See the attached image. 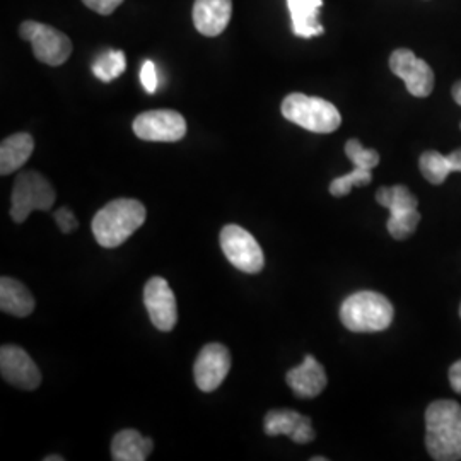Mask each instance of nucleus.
Here are the masks:
<instances>
[{
    "label": "nucleus",
    "instance_id": "bb28decb",
    "mask_svg": "<svg viewBox=\"0 0 461 461\" xmlns=\"http://www.w3.org/2000/svg\"><path fill=\"white\" fill-rule=\"evenodd\" d=\"M53 217H55V222H57L59 230H62L64 234H70L72 230H76L79 228V222H77L76 215L72 214V211L67 209V207L59 209V211L53 214Z\"/></svg>",
    "mask_w": 461,
    "mask_h": 461
},
{
    "label": "nucleus",
    "instance_id": "b1692460",
    "mask_svg": "<svg viewBox=\"0 0 461 461\" xmlns=\"http://www.w3.org/2000/svg\"><path fill=\"white\" fill-rule=\"evenodd\" d=\"M373 180V175L369 169H363V167H354L346 176L335 178L331 185H330V194L333 197H346L350 194V190L354 186H366Z\"/></svg>",
    "mask_w": 461,
    "mask_h": 461
},
{
    "label": "nucleus",
    "instance_id": "f257e3e1",
    "mask_svg": "<svg viewBox=\"0 0 461 461\" xmlns=\"http://www.w3.org/2000/svg\"><path fill=\"white\" fill-rule=\"evenodd\" d=\"M426 446L432 460H461V407L453 400L432 402L426 411Z\"/></svg>",
    "mask_w": 461,
    "mask_h": 461
},
{
    "label": "nucleus",
    "instance_id": "473e14b6",
    "mask_svg": "<svg viewBox=\"0 0 461 461\" xmlns=\"http://www.w3.org/2000/svg\"><path fill=\"white\" fill-rule=\"evenodd\" d=\"M460 316H461V304H460Z\"/></svg>",
    "mask_w": 461,
    "mask_h": 461
},
{
    "label": "nucleus",
    "instance_id": "ddd939ff",
    "mask_svg": "<svg viewBox=\"0 0 461 461\" xmlns=\"http://www.w3.org/2000/svg\"><path fill=\"white\" fill-rule=\"evenodd\" d=\"M267 436H289L297 445H308L314 439L312 419L296 411H270L265 415Z\"/></svg>",
    "mask_w": 461,
    "mask_h": 461
},
{
    "label": "nucleus",
    "instance_id": "c85d7f7f",
    "mask_svg": "<svg viewBox=\"0 0 461 461\" xmlns=\"http://www.w3.org/2000/svg\"><path fill=\"white\" fill-rule=\"evenodd\" d=\"M449 383L451 388L461 395V359L449 367Z\"/></svg>",
    "mask_w": 461,
    "mask_h": 461
},
{
    "label": "nucleus",
    "instance_id": "412c9836",
    "mask_svg": "<svg viewBox=\"0 0 461 461\" xmlns=\"http://www.w3.org/2000/svg\"><path fill=\"white\" fill-rule=\"evenodd\" d=\"M376 202L383 207H386L390 211V214H398V212H405V211L419 207V202L415 195L403 185L379 188L376 192Z\"/></svg>",
    "mask_w": 461,
    "mask_h": 461
},
{
    "label": "nucleus",
    "instance_id": "6e6552de",
    "mask_svg": "<svg viewBox=\"0 0 461 461\" xmlns=\"http://www.w3.org/2000/svg\"><path fill=\"white\" fill-rule=\"evenodd\" d=\"M133 133L148 142H178L186 135V122L175 110H152L133 120Z\"/></svg>",
    "mask_w": 461,
    "mask_h": 461
},
{
    "label": "nucleus",
    "instance_id": "2eb2a0df",
    "mask_svg": "<svg viewBox=\"0 0 461 461\" xmlns=\"http://www.w3.org/2000/svg\"><path fill=\"white\" fill-rule=\"evenodd\" d=\"M232 14V0H195L194 4V24L203 36L214 38L230 24Z\"/></svg>",
    "mask_w": 461,
    "mask_h": 461
},
{
    "label": "nucleus",
    "instance_id": "5701e85b",
    "mask_svg": "<svg viewBox=\"0 0 461 461\" xmlns=\"http://www.w3.org/2000/svg\"><path fill=\"white\" fill-rule=\"evenodd\" d=\"M419 222H420L419 209H411V211H405L400 214L390 215L386 228L395 240H407L415 232Z\"/></svg>",
    "mask_w": 461,
    "mask_h": 461
},
{
    "label": "nucleus",
    "instance_id": "cd10ccee",
    "mask_svg": "<svg viewBox=\"0 0 461 461\" xmlns=\"http://www.w3.org/2000/svg\"><path fill=\"white\" fill-rule=\"evenodd\" d=\"M84 5L101 16H110L123 4V0H83Z\"/></svg>",
    "mask_w": 461,
    "mask_h": 461
},
{
    "label": "nucleus",
    "instance_id": "1a4fd4ad",
    "mask_svg": "<svg viewBox=\"0 0 461 461\" xmlns=\"http://www.w3.org/2000/svg\"><path fill=\"white\" fill-rule=\"evenodd\" d=\"M390 68L398 76L415 98H428L434 89V72L426 60L412 50L398 49L390 55Z\"/></svg>",
    "mask_w": 461,
    "mask_h": 461
},
{
    "label": "nucleus",
    "instance_id": "aec40b11",
    "mask_svg": "<svg viewBox=\"0 0 461 461\" xmlns=\"http://www.w3.org/2000/svg\"><path fill=\"white\" fill-rule=\"evenodd\" d=\"M419 166L429 183L441 185L451 173H461V149L453 150L449 156H443L438 150H426L420 156Z\"/></svg>",
    "mask_w": 461,
    "mask_h": 461
},
{
    "label": "nucleus",
    "instance_id": "9d476101",
    "mask_svg": "<svg viewBox=\"0 0 461 461\" xmlns=\"http://www.w3.org/2000/svg\"><path fill=\"white\" fill-rule=\"evenodd\" d=\"M144 304L152 325L161 331H171L178 321L176 297L163 277H152L144 287Z\"/></svg>",
    "mask_w": 461,
    "mask_h": 461
},
{
    "label": "nucleus",
    "instance_id": "20e7f679",
    "mask_svg": "<svg viewBox=\"0 0 461 461\" xmlns=\"http://www.w3.org/2000/svg\"><path fill=\"white\" fill-rule=\"evenodd\" d=\"M282 115L285 120L296 123L306 131L314 133L335 132L342 116L335 104L327 99L306 96L301 93H293L282 101Z\"/></svg>",
    "mask_w": 461,
    "mask_h": 461
},
{
    "label": "nucleus",
    "instance_id": "7ed1b4c3",
    "mask_svg": "<svg viewBox=\"0 0 461 461\" xmlns=\"http://www.w3.org/2000/svg\"><path fill=\"white\" fill-rule=\"evenodd\" d=\"M393 314L392 303L373 291H361L347 297L340 308L344 327L356 333L383 331L392 325Z\"/></svg>",
    "mask_w": 461,
    "mask_h": 461
},
{
    "label": "nucleus",
    "instance_id": "4be33fe9",
    "mask_svg": "<svg viewBox=\"0 0 461 461\" xmlns=\"http://www.w3.org/2000/svg\"><path fill=\"white\" fill-rule=\"evenodd\" d=\"M127 68V59L122 50H106L93 62V74L103 83H112Z\"/></svg>",
    "mask_w": 461,
    "mask_h": 461
},
{
    "label": "nucleus",
    "instance_id": "0eeeda50",
    "mask_svg": "<svg viewBox=\"0 0 461 461\" xmlns=\"http://www.w3.org/2000/svg\"><path fill=\"white\" fill-rule=\"evenodd\" d=\"M221 248L230 264L245 274H258L265 257L258 241L247 230L230 224L221 230Z\"/></svg>",
    "mask_w": 461,
    "mask_h": 461
},
{
    "label": "nucleus",
    "instance_id": "6ab92c4d",
    "mask_svg": "<svg viewBox=\"0 0 461 461\" xmlns=\"http://www.w3.org/2000/svg\"><path fill=\"white\" fill-rule=\"evenodd\" d=\"M34 297L24 284L11 277L0 280V310L17 318H26L33 313Z\"/></svg>",
    "mask_w": 461,
    "mask_h": 461
},
{
    "label": "nucleus",
    "instance_id": "7c9ffc66",
    "mask_svg": "<svg viewBox=\"0 0 461 461\" xmlns=\"http://www.w3.org/2000/svg\"><path fill=\"white\" fill-rule=\"evenodd\" d=\"M45 461H64V456H47Z\"/></svg>",
    "mask_w": 461,
    "mask_h": 461
},
{
    "label": "nucleus",
    "instance_id": "72a5a7b5",
    "mask_svg": "<svg viewBox=\"0 0 461 461\" xmlns=\"http://www.w3.org/2000/svg\"><path fill=\"white\" fill-rule=\"evenodd\" d=\"M460 127H461V123H460Z\"/></svg>",
    "mask_w": 461,
    "mask_h": 461
},
{
    "label": "nucleus",
    "instance_id": "a211bd4d",
    "mask_svg": "<svg viewBox=\"0 0 461 461\" xmlns=\"http://www.w3.org/2000/svg\"><path fill=\"white\" fill-rule=\"evenodd\" d=\"M154 449L150 438H144L139 430H120L112 441V458L115 461H146Z\"/></svg>",
    "mask_w": 461,
    "mask_h": 461
},
{
    "label": "nucleus",
    "instance_id": "f3484780",
    "mask_svg": "<svg viewBox=\"0 0 461 461\" xmlns=\"http://www.w3.org/2000/svg\"><path fill=\"white\" fill-rule=\"evenodd\" d=\"M34 139L30 133H14L2 140L0 146V175L7 176L17 171L32 158Z\"/></svg>",
    "mask_w": 461,
    "mask_h": 461
},
{
    "label": "nucleus",
    "instance_id": "f8f14e48",
    "mask_svg": "<svg viewBox=\"0 0 461 461\" xmlns=\"http://www.w3.org/2000/svg\"><path fill=\"white\" fill-rule=\"evenodd\" d=\"M2 378L21 390H36L41 383V373L26 350L17 346L0 348Z\"/></svg>",
    "mask_w": 461,
    "mask_h": 461
},
{
    "label": "nucleus",
    "instance_id": "423d86ee",
    "mask_svg": "<svg viewBox=\"0 0 461 461\" xmlns=\"http://www.w3.org/2000/svg\"><path fill=\"white\" fill-rule=\"evenodd\" d=\"M19 36L32 43L34 57L47 66H62L72 55L70 38L49 24L24 21L19 26Z\"/></svg>",
    "mask_w": 461,
    "mask_h": 461
},
{
    "label": "nucleus",
    "instance_id": "39448f33",
    "mask_svg": "<svg viewBox=\"0 0 461 461\" xmlns=\"http://www.w3.org/2000/svg\"><path fill=\"white\" fill-rule=\"evenodd\" d=\"M57 194L45 176L36 171H24L17 176L13 197L11 217L23 224L33 211H50L55 203Z\"/></svg>",
    "mask_w": 461,
    "mask_h": 461
},
{
    "label": "nucleus",
    "instance_id": "9b49d317",
    "mask_svg": "<svg viewBox=\"0 0 461 461\" xmlns=\"http://www.w3.org/2000/svg\"><path fill=\"white\" fill-rule=\"evenodd\" d=\"M230 369V350L222 344H207L200 350L194 366L198 390L211 393L217 390Z\"/></svg>",
    "mask_w": 461,
    "mask_h": 461
},
{
    "label": "nucleus",
    "instance_id": "dca6fc26",
    "mask_svg": "<svg viewBox=\"0 0 461 461\" xmlns=\"http://www.w3.org/2000/svg\"><path fill=\"white\" fill-rule=\"evenodd\" d=\"M287 7L293 19V33L296 36L308 40L325 33L323 24L318 21L323 0H287Z\"/></svg>",
    "mask_w": 461,
    "mask_h": 461
},
{
    "label": "nucleus",
    "instance_id": "4468645a",
    "mask_svg": "<svg viewBox=\"0 0 461 461\" xmlns=\"http://www.w3.org/2000/svg\"><path fill=\"white\" fill-rule=\"evenodd\" d=\"M285 381L293 393L304 400L321 395L329 383L325 367L318 363L313 356H306L304 363L291 369L285 376Z\"/></svg>",
    "mask_w": 461,
    "mask_h": 461
},
{
    "label": "nucleus",
    "instance_id": "2f4dec72",
    "mask_svg": "<svg viewBox=\"0 0 461 461\" xmlns=\"http://www.w3.org/2000/svg\"><path fill=\"white\" fill-rule=\"evenodd\" d=\"M313 461H327V458H323V456H316V458H313Z\"/></svg>",
    "mask_w": 461,
    "mask_h": 461
},
{
    "label": "nucleus",
    "instance_id": "c756f323",
    "mask_svg": "<svg viewBox=\"0 0 461 461\" xmlns=\"http://www.w3.org/2000/svg\"><path fill=\"white\" fill-rule=\"evenodd\" d=\"M451 93H453V99L461 106V81H458V83L453 86V91H451Z\"/></svg>",
    "mask_w": 461,
    "mask_h": 461
},
{
    "label": "nucleus",
    "instance_id": "393cba45",
    "mask_svg": "<svg viewBox=\"0 0 461 461\" xmlns=\"http://www.w3.org/2000/svg\"><path fill=\"white\" fill-rule=\"evenodd\" d=\"M347 158L352 161L354 167H363L373 171L379 165L378 150L366 149L357 139H350L346 144Z\"/></svg>",
    "mask_w": 461,
    "mask_h": 461
},
{
    "label": "nucleus",
    "instance_id": "a878e982",
    "mask_svg": "<svg viewBox=\"0 0 461 461\" xmlns=\"http://www.w3.org/2000/svg\"><path fill=\"white\" fill-rule=\"evenodd\" d=\"M140 83L149 95H154L158 91V70L152 60H146L140 68Z\"/></svg>",
    "mask_w": 461,
    "mask_h": 461
},
{
    "label": "nucleus",
    "instance_id": "f03ea898",
    "mask_svg": "<svg viewBox=\"0 0 461 461\" xmlns=\"http://www.w3.org/2000/svg\"><path fill=\"white\" fill-rule=\"evenodd\" d=\"M144 203L133 198H118L104 205L93 219V232L103 248L123 245L146 222Z\"/></svg>",
    "mask_w": 461,
    "mask_h": 461
}]
</instances>
